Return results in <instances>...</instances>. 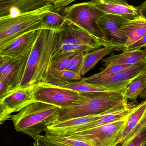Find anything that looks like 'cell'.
Returning <instances> with one entry per match:
<instances>
[{
	"label": "cell",
	"instance_id": "cell-31",
	"mask_svg": "<svg viewBox=\"0 0 146 146\" xmlns=\"http://www.w3.org/2000/svg\"><path fill=\"white\" fill-rule=\"evenodd\" d=\"M33 146H54L51 144L45 136H38L35 139Z\"/></svg>",
	"mask_w": 146,
	"mask_h": 146
},
{
	"label": "cell",
	"instance_id": "cell-32",
	"mask_svg": "<svg viewBox=\"0 0 146 146\" xmlns=\"http://www.w3.org/2000/svg\"><path fill=\"white\" fill-rule=\"evenodd\" d=\"M74 1V0H53L54 5L61 10Z\"/></svg>",
	"mask_w": 146,
	"mask_h": 146
},
{
	"label": "cell",
	"instance_id": "cell-13",
	"mask_svg": "<svg viewBox=\"0 0 146 146\" xmlns=\"http://www.w3.org/2000/svg\"><path fill=\"white\" fill-rule=\"evenodd\" d=\"M109 113L79 117L58 121L48 127L46 133L55 136L69 137L82 131L87 124L97 120L105 114Z\"/></svg>",
	"mask_w": 146,
	"mask_h": 146
},
{
	"label": "cell",
	"instance_id": "cell-6",
	"mask_svg": "<svg viewBox=\"0 0 146 146\" xmlns=\"http://www.w3.org/2000/svg\"><path fill=\"white\" fill-rule=\"evenodd\" d=\"M58 31V46L52 62L74 53L86 54L102 46L107 47L98 39L67 21Z\"/></svg>",
	"mask_w": 146,
	"mask_h": 146
},
{
	"label": "cell",
	"instance_id": "cell-36",
	"mask_svg": "<svg viewBox=\"0 0 146 146\" xmlns=\"http://www.w3.org/2000/svg\"><path fill=\"white\" fill-rule=\"evenodd\" d=\"M146 146V145H144V146Z\"/></svg>",
	"mask_w": 146,
	"mask_h": 146
},
{
	"label": "cell",
	"instance_id": "cell-16",
	"mask_svg": "<svg viewBox=\"0 0 146 146\" xmlns=\"http://www.w3.org/2000/svg\"><path fill=\"white\" fill-rule=\"evenodd\" d=\"M90 2L104 14L117 15L127 19H132L139 15L137 7L124 0H94Z\"/></svg>",
	"mask_w": 146,
	"mask_h": 146
},
{
	"label": "cell",
	"instance_id": "cell-34",
	"mask_svg": "<svg viewBox=\"0 0 146 146\" xmlns=\"http://www.w3.org/2000/svg\"><path fill=\"white\" fill-rule=\"evenodd\" d=\"M140 96L141 98L146 100V85L145 86V88H144V89L143 90V91L142 92Z\"/></svg>",
	"mask_w": 146,
	"mask_h": 146
},
{
	"label": "cell",
	"instance_id": "cell-27",
	"mask_svg": "<svg viewBox=\"0 0 146 146\" xmlns=\"http://www.w3.org/2000/svg\"><path fill=\"white\" fill-rule=\"evenodd\" d=\"M144 145H146V127L131 140L119 143L117 146H143Z\"/></svg>",
	"mask_w": 146,
	"mask_h": 146
},
{
	"label": "cell",
	"instance_id": "cell-26",
	"mask_svg": "<svg viewBox=\"0 0 146 146\" xmlns=\"http://www.w3.org/2000/svg\"><path fill=\"white\" fill-rule=\"evenodd\" d=\"M139 63L135 64L123 65H116L110 66V67L105 68L101 72L95 74L93 76H90L89 77L91 79H99V78L106 77L108 76L116 73L129 70L135 66Z\"/></svg>",
	"mask_w": 146,
	"mask_h": 146
},
{
	"label": "cell",
	"instance_id": "cell-21",
	"mask_svg": "<svg viewBox=\"0 0 146 146\" xmlns=\"http://www.w3.org/2000/svg\"><path fill=\"white\" fill-rule=\"evenodd\" d=\"M82 77L70 71H49L44 84L60 87L74 81H81Z\"/></svg>",
	"mask_w": 146,
	"mask_h": 146
},
{
	"label": "cell",
	"instance_id": "cell-37",
	"mask_svg": "<svg viewBox=\"0 0 146 146\" xmlns=\"http://www.w3.org/2000/svg\"></svg>",
	"mask_w": 146,
	"mask_h": 146
},
{
	"label": "cell",
	"instance_id": "cell-25",
	"mask_svg": "<svg viewBox=\"0 0 146 146\" xmlns=\"http://www.w3.org/2000/svg\"><path fill=\"white\" fill-rule=\"evenodd\" d=\"M60 87L71 90L79 93L108 90L94 87L92 85L84 83L81 81H74L70 83L60 86Z\"/></svg>",
	"mask_w": 146,
	"mask_h": 146
},
{
	"label": "cell",
	"instance_id": "cell-5",
	"mask_svg": "<svg viewBox=\"0 0 146 146\" xmlns=\"http://www.w3.org/2000/svg\"><path fill=\"white\" fill-rule=\"evenodd\" d=\"M104 14L88 1L74 4L66 7L63 11L62 15L66 21L86 31L107 47L123 51L124 46L109 41L97 26L96 22Z\"/></svg>",
	"mask_w": 146,
	"mask_h": 146
},
{
	"label": "cell",
	"instance_id": "cell-7",
	"mask_svg": "<svg viewBox=\"0 0 146 146\" xmlns=\"http://www.w3.org/2000/svg\"><path fill=\"white\" fill-rule=\"evenodd\" d=\"M128 117L116 122L82 131L69 137L82 140L93 146H117L119 143Z\"/></svg>",
	"mask_w": 146,
	"mask_h": 146
},
{
	"label": "cell",
	"instance_id": "cell-10",
	"mask_svg": "<svg viewBox=\"0 0 146 146\" xmlns=\"http://www.w3.org/2000/svg\"><path fill=\"white\" fill-rule=\"evenodd\" d=\"M29 57L13 59L0 56V83L7 84L13 91L19 89Z\"/></svg>",
	"mask_w": 146,
	"mask_h": 146
},
{
	"label": "cell",
	"instance_id": "cell-4",
	"mask_svg": "<svg viewBox=\"0 0 146 146\" xmlns=\"http://www.w3.org/2000/svg\"><path fill=\"white\" fill-rule=\"evenodd\" d=\"M61 9L52 3L36 11L12 18L0 19V48L10 44L24 34L42 29L45 16Z\"/></svg>",
	"mask_w": 146,
	"mask_h": 146
},
{
	"label": "cell",
	"instance_id": "cell-18",
	"mask_svg": "<svg viewBox=\"0 0 146 146\" xmlns=\"http://www.w3.org/2000/svg\"><path fill=\"white\" fill-rule=\"evenodd\" d=\"M144 55L143 50L125 51L120 54H113L102 59V63L105 68L113 66L135 64L143 61Z\"/></svg>",
	"mask_w": 146,
	"mask_h": 146
},
{
	"label": "cell",
	"instance_id": "cell-33",
	"mask_svg": "<svg viewBox=\"0 0 146 146\" xmlns=\"http://www.w3.org/2000/svg\"><path fill=\"white\" fill-rule=\"evenodd\" d=\"M139 15L146 19V1L137 7Z\"/></svg>",
	"mask_w": 146,
	"mask_h": 146
},
{
	"label": "cell",
	"instance_id": "cell-14",
	"mask_svg": "<svg viewBox=\"0 0 146 146\" xmlns=\"http://www.w3.org/2000/svg\"><path fill=\"white\" fill-rule=\"evenodd\" d=\"M39 30L28 32L8 45L0 48V56L17 59L29 56L35 43Z\"/></svg>",
	"mask_w": 146,
	"mask_h": 146
},
{
	"label": "cell",
	"instance_id": "cell-35",
	"mask_svg": "<svg viewBox=\"0 0 146 146\" xmlns=\"http://www.w3.org/2000/svg\"><path fill=\"white\" fill-rule=\"evenodd\" d=\"M145 48L143 49L144 52H145V55H144V58L143 59V61L146 63V47Z\"/></svg>",
	"mask_w": 146,
	"mask_h": 146
},
{
	"label": "cell",
	"instance_id": "cell-8",
	"mask_svg": "<svg viewBox=\"0 0 146 146\" xmlns=\"http://www.w3.org/2000/svg\"><path fill=\"white\" fill-rule=\"evenodd\" d=\"M34 101L47 103L63 108L75 103L79 93L60 87L42 84L31 88Z\"/></svg>",
	"mask_w": 146,
	"mask_h": 146
},
{
	"label": "cell",
	"instance_id": "cell-23",
	"mask_svg": "<svg viewBox=\"0 0 146 146\" xmlns=\"http://www.w3.org/2000/svg\"><path fill=\"white\" fill-rule=\"evenodd\" d=\"M45 136L54 146H93L84 141L69 137L55 136L47 133Z\"/></svg>",
	"mask_w": 146,
	"mask_h": 146
},
{
	"label": "cell",
	"instance_id": "cell-20",
	"mask_svg": "<svg viewBox=\"0 0 146 146\" xmlns=\"http://www.w3.org/2000/svg\"><path fill=\"white\" fill-rule=\"evenodd\" d=\"M146 113V100L138 104L128 117L127 123L120 136L119 143H123L126 137L141 121Z\"/></svg>",
	"mask_w": 146,
	"mask_h": 146
},
{
	"label": "cell",
	"instance_id": "cell-9",
	"mask_svg": "<svg viewBox=\"0 0 146 146\" xmlns=\"http://www.w3.org/2000/svg\"><path fill=\"white\" fill-rule=\"evenodd\" d=\"M146 71V63L143 61L135 66L108 76L99 79L89 77L82 78L84 83L108 90H118L126 88L128 85Z\"/></svg>",
	"mask_w": 146,
	"mask_h": 146
},
{
	"label": "cell",
	"instance_id": "cell-24",
	"mask_svg": "<svg viewBox=\"0 0 146 146\" xmlns=\"http://www.w3.org/2000/svg\"><path fill=\"white\" fill-rule=\"evenodd\" d=\"M66 20L59 12L48 13L42 21V29L59 30L65 23Z\"/></svg>",
	"mask_w": 146,
	"mask_h": 146
},
{
	"label": "cell",
	"instance_id": "cell-28",
	"mask_svg": "<svg viewBox=\"0 0 146 146\" xmlns=\"http://www.w3.org/2000/svg\"><path fill=\"white\" fill-rule=\"evenodd\" d=\"M76 53H74L70 55L52 62L49 71H62L66 70L70 62L71 59Z\"/></svg>",
	"mask_w": 146,
	"mask_h": 146
},
{
	"label": "cell",
	"instance_id": "cell-22",
	"mask_svg": "<svg viewBox=\"0 0 146 146\" xmlns=\"http://www.w3.org/2000/svg\"><path fill=\"white\" fill-rule=\"evenodd\" d=\"M146 85V71L142 75L130 84L125 89V99L136 100L141 94Z\"/></svg>",
	"mask_w": 146,
	"mask_h": 146
},
{
	"label": "cell",
	"instance_id": "cell-17",
	"mask_svg": "<svg viewBox=\"0 0 146 146\" xmlns=\"http://www.w3.org/2000/svg\"><path fill=\"white\" fill-rule=\"evenodd\" d=\"M120 33L127 39L125 48L136 42L146 35V19L141 15L127 19L120 27Z\"/></svg>",
	"mask_w": 146,
	"mask_h": 146
},
{
	"label": "cell",
	"instance_id": "cell-30",
	"mask_svg": "<svg viewBox=\"0 0 146 146\" xmlns=\"http://www.w3.org/2000/svg\"><path fill=\"white\" fill-rule=\"evenodd\" d=\"M146 47V35L139 40L129 46L125 48L123 52L132 51V50H139L141 48Z\"/></svg>",
	"mask_w": 146,
	"mask_h": 146
},
{
	"label": "cell",
	"instance_id": "cell-3",
	"mask_svg": "<svg viewBox=\"0 0 146 146\" xmlns=\"http://www.w3.org/2000/svg\"><path fill=\"white\" fill-rule=\"evenodd\" d=\"M61 108L47 103L33 101L12 116L11 119L17 131L35 140L57 121Z\"/></svg>",
	"mask_w": 146,
	"mask_h": 146
},
{
	"label": "cell",
	"instance_id": "cell-11",
	"mask_svg": "<svg viewBox=\"0 0 146 146\" xmlns=\"http://www.w3.org/2000/svg\"><path fill=\"white\" fill-rule=\"evenodd\" d=\"M31 88L18 89L0 100V123L11 119L13 113L19 112L34 101Z\"/></svg>",
	"mask_w": 146,
	"mask_h": 146
},
{
	"label": "cell",
	"instance_id": "cell-15",
	"mask_svg": "<svg viewBox=\"0 0 146 146\" xmlns=\"http://www.w3.org/2000/svg\"><path fill=\"white\" fill-rule=\"evenodd\" d=\"M127 19L117 15L104 14L96 23L109 41L125 47L127 39L121 34L119 29Z\"/></svg>",
	"mask_w": 146,
	"mask_h": 146
},
{
	"label": "cell",
	"instance_id": "cell-19",
	"mask_svg": "<svg viewBox=\"0 0 146 146\" xmlns=\"http://www.w3.org/2000/svg\"><path fill=\"white\" fill-rule=\"evenodd\" d=\"M117 51L113 48L104 47L94 50L91 52L85 54L82 63L79 71V76H84L86 73L95 66L106 55L110 54L113 51Z\"/></svg>",
	"mask_w": 146,
	"mask_h": 146
},
{
	"label": "cell",
	"instance_id": "cell-2",
	"mask_svg": "<svg viewBox=\"0 0 146 146\" xmlns=\"http://www.w3.org/2000/svg\"><path fill=\"white\" fill-rule=\"evenodd\" d=\"M125 89L79 93L75 103L61 108L56 122L127 109L130 103L125 99Z\"/></svg>",
	"mask_w": 146,
	"mask_h": 146
},
{
	"label": "cell",
	"instance_id": "cell-1",
	"mask_svg": "<svg viewBox=\"0 0 146 146\" xmlns=\"http://www.w3.org/2000/svg\"><path fill=\"white\" fill-rule=\"evenodd\" d=\"M59 42L58 30L45 29L39 30L19 89L31 88L45 84Z\"/></svg>",
	"mask_w": 146,
	"mask_h": 146
},
{
	"label": "cell",
	"instance_id": "cell-29",
	"mask_svg": "<svg viewBox=\"0 0 146 146\" xmlns=\"http://www.w3.org/2000/svg\"><path fill=\"white\" fill-rule=\"evenodd\" d=\"M85 54L83 52L76 53L71 59L70 62L66 70L73 72L79 75V71Z\"/></svg>",
	"mask_w": 146,
	"mask_h": 146
},
{
	"label": "cell",
	"instance_id": "cell-12",
	"mask_svg": "<svg viewBox=\"0 0 146 146\" xmlns=\"http://www.w3.org/2000/svg\"><path fill=\"white\" fill-rule=\"evenodd\" d=\"M52 3V0H0V19L16 17Z\"/></svg>",
	"mask_w": 146,
	"mask_h": 146
}]
</instances>
